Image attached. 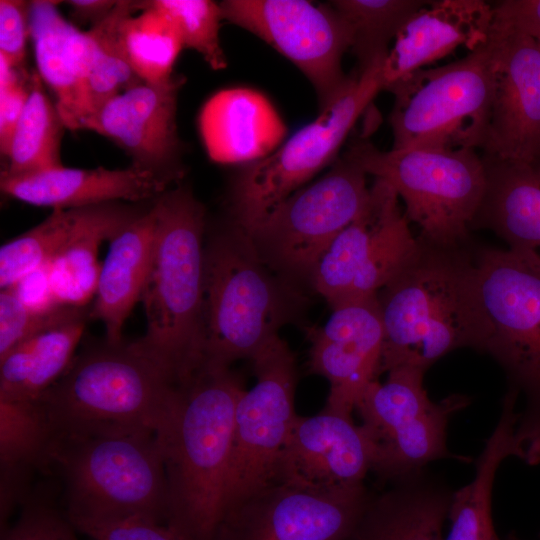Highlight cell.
<instances>
[{"label":"cell","instance_id":"obj_24","mask_svg":"<svg viewBox=\"0 0 540 540\" xmlns=\"http://www.w3.org/2000/svg\"><path fill=\"white\" fill-rule=\"evenodd\" d=\"M57 1H30V29L36 71L53 93L67 129L79 130L80 107L93 58L94 42L63 17Z\"/></svg>","mask_w":540,"mask_h":540},{"label":"cell","instance_id":"obj_46","mask_svg":"<svg viewBox=\"0 0 540 540\" xmlns=\"http://www.w3.org/2000/svg\"><path fill=\"white\" fill-rule=\"evenodd\" d=\"M536 174V176L540 179V158L532 165H530Z\"/></svg>","mask_w":540,"mask_h":540},{"label":"cell","instance_id":"obj_27","mask_svg":"<svg viewBox=\"0 0 540 540\" xmlns=\"http://www.w3.org/2000/svg\"><path fill=\"white\" fill-rule=\"evenodd\" d=\"M482 158L486 190L471 230L492 231L507 249L540 260V179L528 164Z\"/></svg>","mask_w":540,"mask_h":540},{"label":"cell","instance_id":"obj_31","mask_svg":"<svg viewBox=\"0 0 540 540\" xmlns=\"http://www.w3.org/2000/svg\"><path fill=\"white\" fill-rule=\"evenodd\" d=\"M67 129L37 71L31 72L29 95L8 152L6 176H22L63 167L61 142Z\"/></svg>","mask_w":540,"mask_h":540},{"label":"cell","instance_id":"obj_19","mask_svg":"<svg viewBox=\"0 0 540 540\" xmlns=\"http://www.w3.org/2000/svg\"><path fill=\"white\" fill-rule=\"evenodd\" d=\"M497 42L493 102L483 155L532 165L540 158V45L491 30Z\"/></svg>","mask_w":540,"mask_h":540},{"label":"cell","instance_id":"obj_11","mask_svg":"<svg viewBox=\"0 0 540 540\" xmlns=\"http://www.w3.org/2000/svg\"><path fill=\"white\" fill-rule=\"evenodd\" d=\"M387 373L385 382L373 380L355 405L371 449V472L378 480L389 483L442 458L470 460L447 447L449 419L470 398L452 394L433 402L424 388L425 371L397 367Z\"/></svg>","mask_w":540,"mask_h":540},{"label":"cell","instance_id":"obj_33","mask_svg":"<svg viewBox=\"0 0 540 540\" xmlns=\"http://www.w3.org/2000/svg\"><path fill=\"white\" fill-rule=\"evenodd\" d=\"M141 1H118L113 10L88 31L94 42V58L83 92L79 130L86 119L116 95L144 82L133 70L121 36V24Z\"/></svg>","mask_w":540,"mask_h":540},{"label":"cell","instance_id":"obj_42","mask_svg":"<svg viewBox=\"0 0 540 540\" xmlns=\"http://www.w3.org/2000/svg\"><path fill=\"white\" fill-rule=\"evenodd\" d=\"M31 38L30 2L0 1V56L13 66L24 69L26 46Z\"/></svg>","mask_w":540,"mask_h":540},{"label":"cell","instance_id":"obj_40","mask_svg":"<svg viewBox=\"0 0 540 540\" xmlns=\"http://www.w3.org/2000/svg\"><path fill=\"white\" fill-rule=\"evenodd\" d=\"M1 540H79L67 515L39 503L25 506L12 526L1 530Z\"/></svg>","mask_w":540,"mask_h":540},{"label":"cell","instance_id":"obj_26","mask_svg":"<svg viewBox=\"0 0 540 540\" xmlns=\"http://www.w3.org/2000/svg\"><path fill=\"white\" fill-rule=\"evenodd\" d=\"M156 232L153 205L126 222L109 240L90 318L100 320L106 341L120 343L122 328L140 300Z\"/></svg>","mask_w":540,"mask_h":540},{"label":"cell","instance_id":"obj_6","mask_svg":"<svg viewBox=\"0 0 540 540\" xmlns=\"http://www.w3.org/2000/svg\"><path fill=\"white\" fill-rule=\"evenodd\" d=\"M250 236L229 224L210 236L204 256V364L250 358L290 317L292 292L269 273Z\"/></svg>","mask_w":540,"mask_h":540},{"label":"cell","instance_id":"obj_28","mask_svg":"<svg viewBox=\"0 0 540 540\" xmlns=\"http://www.w3.org/2000/svg\"><path fill=\"white\" fill-rule=\"evenodd\" d=\"M141 211L117 202L82 208L76 229L49 262L59 306L87 307L95 298L102 267L98 261L101 243Z\"/></svg>","mask_w":540,"mask_h":540},{"label":"cell","instance_id":"obj_32","mask_svg":"<svg viewBox=\"0 0 540 540\" xmlns=\"http://www.w3.org/2000/svg\"><path fill=\"white\" fill-rule=\"evenodd\" d=\"M51 434L38 401L0 400L1 505L13 508L20 498L24 472L45 463Z\"/></svg>","mask_w":540,"mask_h":540},{"label":"cell","instance_id":"obj_37","mask_svg":"<svg viewBox=\"0 0 540 540\" xmlns=\"http://www.w3.org/2000/svg\"><path fill=\"white\" fill-rule=\"evenodd\" d=\"M147 5L166 14L176 25L184 48L198 52L214 70L227 67L220 43V5L210 0H152Z\"/></svg>","mask_w":540,"mask_h":540},{"label":"cell","instance_id":"obj_4","mask_svg":"<svg viewBox=\"0 0 540 540\" xmlns=\"http://www.w3.org/2000/svg\"><path fill=\"white\" fill-rule=\"evenodd\" d=\"M177 388L133 342L106 341L74 358L37 401L51 439L129 429L158 435L168 421Z\"/></svg>","mask_w":540,"mask_h":540},{"label":"cell","instance_id":"obj_30","mask_svg":"<svg viewBox=\"0 0 540 540\" xmlns=\"http://www.w3.org/2000/svg\"><path fill=\"white\" fill-rule=\"evenodd\" d=\"M88 318L83 307L0 357V400L37 401L70 366Z\"/></svg>","mask_w":540,"mask_h":540},{"label":"cell","instance_id":"obj_14","mask_svg":"<svg viewBox=\"0 0 540 540\" xmlns=\"http://www.w3.org/2000/svg\"><path fill=\"white\" fill-rule=\"evenodd\" d=\"M419 247L385 181L375 179L369 198L317 263L311 284L331 307L376 295L409 262Z\"/></svg>","mask_w":540,"mask_h":540},{"label":"cell","instance_id":"obj_38","mask_svg":"<svg viewBox=\"0 0 540 540\" xmlns=\"http://www.w3.org/2000/svg\"><path fill=\"white\" fill-rule=\"evenodd\" d=\"M83 307H60L47 313L26 307L13 288L0 292V357L18 344L72 317Z\"/></svg>","mask_w":540,"mask_h":540},{"label":"cell","instance_id":"obj_18","mask_svg":"<svg viewBox=\"0 0 540 540\" xmlns=\"http://www.w3.org/2000/svg\"><path fill=\"white\" fill-rule=\"evenodd\" d=\"M368 440L352 415L328 407L298 416L278 457L274 482L315 491L364 484L371 471Z\"/></svg>","mask_w":540,"mask_h":540},{"label":"cell","instance_id":"obj_41","mask_svg":"<svg viewBox=\"0 0 540 540\" xmlns=\"http://www.w3.org/2000/svg\"><path fill=\"white\" fill-rule=\"evenodd\" d=\"M30 78L31 73L0 56V151L4 157L29 95Z\"/></svg>","mask_w":540,"mask_h":540},{"label":"cell","instance_id":"obj_43","mask_svg":"<svg viewBox=\"0 0 540 540\" xmlns=\"http://www.w3.org/2000/svg\"><path fill=\"white\" fill-rule=\"evenodd\" d=\"M491 30L540 40V0H501L492 4Z\"/></svg>","mask_w":540,"mask_h":540},{"label":"cell","instance_id":"obj_39","mask_svg":"<svg viewBox=\"0 0 540 540\" xmlns=\"http://www.w3.org/2000/svg\"><path fill=\"white\" fill-rule=\"evenodd\" d=\"M68 518L76 530L93 540H187L169 525L144 517Z\"/></svg>","mask_w":540,"mask_h":540},{"label":"cell","instance_id":"obj_44","mask_svg":"<svg viewBox=\"0 0 540 540\" xmlns=\"http://www.w3.org/2000/svg\"><path fill=\"white\" fill-rule=\"evenodd\" d=\"M49 262L10 287L26 307L39 313L51 312L62 307L57 304L53 294Z\"/></svg>","mask_w":540,"mask_h":540},{"label":"cell","instance_id":"obj_36","mask_svg":"<svg viewBox=\"0 0 540 540\" xmlns=\"http://www.w3.org/2000/svg\"><path fill=\"white\" fill-rule=\"evenodd\" d=\"M82 208L53 210L45 220L3 244L0 249V288L13 287L27 274L48 263L76 229Z\"/></svg>","mask_w":540,"mask_h":540},{"label":"cell","instance_id":"obj_23","mask_svg":"<svg viewBox=\"0 0 540 540\" xmlns=\"http://www.w3.org/2000/svg\"><path fill=\"white\" fill-rule=\"evenodd\" d=\"M198 129L208 157L219 164L247 165L266 158L287 134L268 98L243 87L212 95L200 110Z\"/></svg>","mask_w":540,"mask_h":540},{"label":"cell","instance_id":"obj_47","mask_svg":"<svg viewBox=\"0 0 540 540\" xmlns=\"http://www.w3.org/2000/svg\"><path fill=\"white\" fill-rule=\"evenodd\" d=\"M506 540H518V539L516 537H514V536H510Z\"/></svg>","mask_w":540,"mask_h":540},{"label":"cell","instance_id":"obj_5","mask_svg":"<svg viewBox=\"0 0 540 540\" xmlns=\"http://www.w3.org/2000/svg\"><path fill=\"white\" fill-rule=\"evenodd\" d=\"M45 463L61 470L69 517H144L167 523L168 483L157 434L112 430L56 437Z\"/></svg>","mask_w":540,"mask_h":540},{"label":"cell","instance_id":"obj_16","mask_svg":"<svg viewBox=\"0 0 540 540\" xmlns=\"http://www.w3.org/2000/svg\"><path fill=\"white\" fill-rule=\"evenodd\" d=\"M370 496L365 484L323 492L273 482L229 506L210 540H348Z\"/></svg>","mask_w":540,"mask_h":540},{"label":"cell","instance_id":"obj_1","mask_svg":"<svg viewBox=\"0 0 540 540\" xmlns=\"http://www.w3.org/2000/svg\"><path fill=\"white\" fill-rule=\"evenodd\" d=\"M418 242L377 293L384 332L379 375L397 367L426 371L459 348L482 352L488 336L475 249Z\"/></svg>","mask_w":540,"mask_h":540},{"label":"cell","instance_id":"obj_2","mask_svg":"<svg viewBox=\"0 0 540 540\" xmlns=\"http://www.w3.org/2000/svg\"><path fill=\"white\" fill-rule=\"evenodd\" d=\"M244 390L230 367L203 364L178 386L157 435L168 483L166 524L187 540H210L223 515L235 408Z\"/></svg>","mask_w":540,"mask_h":540},{"label":"cell","instance_id":"obj_20","mask_svg":"<svg viewBox=\"0 0 540 540\" xmlns=\"http://www.w3.org/2000/svg\"><path fill=\"white\" fill-rule=\"evenodd\" d=\"M331 308L326 324L311 333L309 366L330 383L325 407L352 415L379 376L384 332L377 294Z\"/></svg>","mask_w":540,"mask_h":540},{"label":"cell","instance_id":"obj_22","mask_svg":"<svg viewBox=\"0 0 540 540\" xmlns=\"http://www.w3.org/2000/svg\"><path fill=\"white\" fill-rule=\"evenodd\" d=\"M176 183L131 164L124 169L60 167L22 176L0 177L10 198L53 210L79 209L119 201L155 200Z\"/></svg>","mask_w":540,"mask_h":540},{"label":"cell","instance_id":"obj_17","mask_svg":"<svg viewBox=\"0 0 540 540\" xmlns=\"http://www.w3.org/2000/svg\"><path fill=\"white\" fill-rule=\"evenodd\" d=\"M184 82L181 75L160 84L142 82L106 102L82 129L112 140L132 164L177 182L183 171L176 112Z\"/></svg>","mask_w":540,"mask_h":540},{"label":"cell","instance_id":"obj_25","mask_svg":"<svg viewBox=\"0 0 540 540\" xmlns=\"http://www.w3.org/2000/svg\"><path fill=\"white\" fill-rule=\"evenodd\" d=\"M371 493L348 540H444L453 492L425 468L389 482Z\"/></svg>","mask_w":540,"mask_h":540},{"label":"cell","instance_id":"obj_34","mask_svg":"<svg viewBox=\"0 0 540 540\" xmlns=\"http://www.w3.org/2000/svg\"><path fill=\"white\" fill-rule=\"evenodd\" d=\"M426 0H335L329 5L347 24L361 74L387 56L389 43Z\"/></svg>","mask_w":540,"mask_h":540},{"label":"cell","instance_id":"obj_21","mask_svg":"<svg viewBox=\"0 0 540 540\" xmlns=\"http://www.w3.org/2000/svg\"><path fill=\"white\" fill-rule=\"evenodd\" d=\"M492 26V4L483 0H428L402 26L385 57L382 91L413 72L485 43Z\"/></svg>","mask_w":540,"mask_h":540},{"label":"cell","instance_id":"obj_10","mask_svg":"<svg viewBox=\"0 0 540 540\" xmlns=\"http://www.w3.org/2000/svg\"><path fill=\"white\" fill-rule=\"evenodd\" d=\"M383 61L353 73L347 89L272 154L245 165L234 177L228 197L230 222L246 233L273 209L338 158L358 118L382 91Z\"/></svg>","mask_w":540,"mask_h":540},{"label":"cell","instance_id":"obj_3","mask_svg":"<svg viewBox=\"0 0 540 540\" xmlns=\"http://www.w3.org/2000/svg\"><path fill=\"white\" fill-rule=\"evenodd\" d=\"M152 205L156 232L139 300L147 327L133 344L178 386L204 364L205 208L183 185Z\"/></svg>","mask_w":540,"mask_h":540},{"label":"cell","instance_id":"obj_15","mask_svg":"<svg viewBox=\"0 0 540 540\" xmlns=\"http://www.w3.org/2000/svg\"><path fill=\"white\" fill-rule=\"evenodd\" d=\"M223 20L256 35L289 59L313 85L320 111L350 85L342 68L350 30L329 5L304 0H225Z\"/></svg>","mask_w":540,"mask_h":540},{"label":"cell","instance_id":"obj_12","mask_svg":"<svg viewBox=\"0 0 540 540\" xmlns=\"http://www.w3.org/2000/svg\"><path fill=\"white\" fill-rule=\"evenodd\" d=\"M366 173L346 150L320 179L294 192L247 234L270 268L311 280L338 234L365 206Z\"/></svg>","mask_w":540,"mask_h":540},{"label":"cell","instance_id":"obj_9","mask_svg":"<svg viewBox=\"0 0 540 540\" xmlns=\"http://www.w3.org/2000/svg\"><path fill=\"white\" fill-rule=\"evenodd\" d=\"M497 68V42L488 40L451 63L417 70L393 86L392 149H482Z\"/></svg>","mask_w":540,"mask_h":540},{"label":"cell","instance_id":"obj_7","mask_svg":"<svg viewBox=\"0 0 540 540\" xmlns=\"http://www.w3.org/2000/svg\"><path fill=\"white\" fill-rule=\"evenodd\" d=\"M489 332L482 352L523 399L516 436L529 465L540 463V260L509 249H475Z\"/></svg>","mask_w":540,"mask_h":540},{"label":"cell","instance_id":"obj_48","mask_svg":"<svg viewBox=\"0 0 540 540\" xmlns=\"http://www.w3.org/2000/svg\"><path fill=\"white\" fill-rule=\"evenodd\" d=\"M537 42H538V43H539V45H540V40H538Z\"/></svg>","mask_w":540,"mask_h":540},{"label":"cell","instance_id":"obj_35","mask_svg":"<svg viewBox=\"0 0 540 540\" xmlns=\"http://www.w3.org/2000/svg\"><path fill=\"white\" fill-rule=\"evenodd\" d=\"M121 36L128 60L142 81L160 84L175 75L173 67L184 46L166 14L141 1V9L124 18Z\"/></svg>","mask_w":540,"mask_h":540},{"label":"cell","instance_id":"obj_29","mask_svg":"<svg viewBox=\"0 0 540 540\" xmlns=\"http://www.w3.org/2000/svg\"><path fill=\"white\" fill-rule=\"evenodd\" d=\"M518 399L519 395L508 389L497 425L475 462L474 479L453 492L448 514L451 527L446 540H501L492 522V489L496 472L506 458L525 459L516 436Z\"/></svg>","mask_w":540,"mask_h":540},{"label":"cell","instance_id":"obj_13","mask_svg":"<svg viewBox=\"0 0 540 540\" xmlns=\"http://www.w3.org/2000/svg\"><path fill=\"white\" fill-rule=\"evenodd\" d=\"M251 360L256 382L235 408L224 511L274 482L278 457L299 416L296 359L287 342L277 335Z\"/></svg>","mask_w":540,"mask_h":540},{"label":"cell","instance_id":"obj_45","mask_svg":"<svg viewBox=\"0 0 540 540\" xmlns=\"http://www.w3.org/2000/svg\"><path fill=\"white\" fill-rule=\"evenodd\" d=\"M117 2L110 0H71L66 3L76 20L81 23L90 22L94 26L113 10Z\"/></svg>","mask_w":540,"mask_h":540},{"label":"cell","instance_id":"obj_8","mask_svg":"<svg viewBox=\"0 0 540 540\" xmlns=\"http://www.w3.org/2000/svg\"><path fill=\"white\" fill-rule=\"evenodd\" d=\"M365 173L389 184L423 243L471 245L470 231L486 190L482 156L474 149L405 148L381 151L364 138L347 149Z\"/></svg>","mask_w":540,"mask_h":540}]
</instances>
